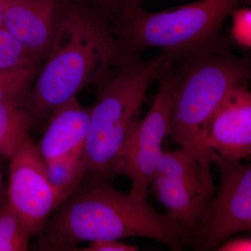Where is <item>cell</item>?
Listing matches in <instances>:
<instances>
[{"instance_id": "8fae6325", "label": "cell", "mask_w": 251, "mask_h": 251, "mask_svg": "<svg viewBox=\"0 0 251 251\" xmlns=\"http://www.w3.org/2000/svg\"><path fill=\"white\" fill-rule=\"evenodd\" d=\"M62 0H3V26L38 58L46 55L55 35Z\"/></svg>"}, {"instance_id": "d6986e66", "label": "cell", "mask_w": 251, "mask_h": 251, "mask_svg": "<svg viewBox=\"0 0 251 251\" xmlns=\"http://www.w3.org/2000/svg\"><path fill=\"white\" fill-rule=\"evenodd\" d=\"M138 248L127 245L119 240H104L92 242L88 247L82 249L84 251H135Z\"/></svg>"}, {"instance_id": "7402d4cb", "label": "cell", "mask_w": 251, "mask_h": 251, "mask_svg": "<svg viewBox=\"0 0 251 251\" xmlns=\"http://www.w3.org/2000/svg\"><path fill=\"white\" fill-rule=\"evenodd\" d=\"M103 9L115 11V0H88Z\"/></svg>"}, {"instance_id": "9a60e30c", "label": "cell", "mask_w": 251, "mask_h": 251, "mask_svg": "<svg viewBox=\"0 0 251 251\" xmlns=\"http://www.w3.org/2000/svg\"><path fill=\"white\" fill-rule=\"evenodd\" d=\"M30 236L7 202L0 208V251L28 250Z\"/></svg>"}, {"instance_id": "7a4b0ae2", "label": "cell", "mask_w": 251, "mask_h": 251, "mask_svg": "<svg viewBox=\"0 0 251 251\" xmlns=\"http://www.w3.org/2000/svg\"><path fill=\"white\" fill-rule=\"evenodd\" d=\"M126 54L98 13L76 0H62L47 61L25 106L34 120L44 118L86 86L100 85Z\"/></svg>"}, {"instance_id": "ac0fdd59", "label": "cell", "mask_w": 251, "mask_h": 251, "mask_svg": "<svg viewBox=\"0 0 251 251\" xmlns=\"http://www.w3.org/2000/svg\"><path fill=\"white\" fill-rule=\"evenodd\" d=\"M232 26L228 37L230 42L244 50H251V9L241 6L231 15Z\"/></svg>"}, {"instance_id": "8992f818", "label": "cell", "mask_w": 251, "mask_h": 251, "mask_svg": "<svg viewBox=\"0 0 251 251\" xmlns=\"http://www.w3.org/2000/svg\"><path fill=\"white\" fill-rule=\"evenodd\" d=\"M210 166L187 149L163 152L150 185L182 231L186 247L191 246L215 196Z\"/></svg>"}, {"instance_id": "ba28073f", "label": "cell", "mask_w": 251, "mask_h": 251, "mask_svg": "<svg viewBox=\"0 0 251 251\" xmlns=\"http://www.w3.org/2000/svg\"><path fill=\"white\" fill-rule=\"evenodd\" d=\"M220 175L219 189L191 246L198 251L218 250L240 232L251 235V163L214 155Z\"/></svg>"}, {"instance_id": "ffe728a7", "label": "cell", "mask_w": 251, "mask_h": 251, "mask_svg": "<svg viewBox=\"0 0 251 251\" xmlns=\"http://www.w3.org/2000/svg\"><path fill=\"white\" fill-rule=\"evenodd\" d=\"M219 251H251V237H239L227 239L219 248Z\"/></svg>"}, {"instance_id": "9c48e42d", "label": "cell", "mask_w": 251, "mask_h": 251, "mask_svg": "<svg viewBox=\"0 0 251 251\" xmlns=\"http://www.w3.org/2000/svg\"><path fill=\"white\" fill-rule=\"evenodd\" d=\"M10 161L7 202L32 237L65 199L51 184L45 161L29 136Z\"/></svg>"}, {"instance_id": "30bf717a", "label": "cell", "mask_w": 251, "mask_h": 251, "mask_svg": "<svg viewBox=\"0 0 251 251\" xmlns=\"http://www.w3.org/2000/svg\"><path fill=\"white\" fill-rule=\"evenodd\" d=\"M203 145L206 150L234 161L251 157V90L248 83L234 87L206 128Z\"/></svg>"}, {"instance_id": "7c38bea8", "label": "cell", "mask_w": 251, "mask_h": 251, "mask_svg": "<svg viewBox=\"0 0 251 251\" xmlns=\"http://www.w3.org/2000/svg\"><path fill=\"white\" fill-rule=\"evenodd\" d=\"M92 107L82 106L77 97L51 113L47 129L37 148L44 161H56L84 153Z\"/></svg>"}, {"instance_id": "5b68a950", "label": "cell", "mask_w": 251, "mask_h": 251, "mask_svg": "<svg viewBox=\"0 0 251 251\" xmlns=\"http://www.w3.org/2000/svg\"><path fill=\"white\" fill-rule=\"evenodd\" d=\"M179 62L169 136L212 163L215 152L203 145L206 128L229 91L251 80V57H236L225 50Z\"/></svg>"}, {"instance_id": "4fadbf2b", "label": "cell", "mask_w": 251, "mask_h": 251, "mask_svg": "<svg viewBox=\"0 0 251 251\" xmlns=\"http://www.w3.org/2000/svg\"><path fill=\"white\" fill-rule=\"evenodd\" d=\"M35 121L32 114L19 102L0 103V156L11 158Z\"/></svg>"}, {"instance_id": "3957f363", "label": "cell", "mask_w": 251, "mask_h": 251, "mask_svg": "<svg viewBox=\"0 0 251 251\" xmlns=\"http://www.w3.org/2000/svg\"><path fill=\"white\" fill-rule=\"evenodd\" d=\"M173 62L165 53L147 61L128 53L99 85L84 148L87 174L106 181L117 176V166L139 121L149 87Z\"/></svg>"}, {"instance_id": "277c9868", "label": "cell", "mask_w": 251, "mask_h": 251, "mask_svg": "<svg viewBox=\"0 0 251 251\" xmlns=\"http://www.w3.org/2000/svg\"><path fill=\"white\" fill-rule=\"evenodd\" d=\"M251 0H198L177 9L148 12L135 8L120 15L113 29L127 53L157 48L176 61L230 50L223 25L237 8Z\"/></svg>"}, {"instance_id": "6da1fadb", "label": "cell", "mask_w": 251, "mask_h": 251, "mask_svg": "<svg viewBox=\"0 0 251 251\" xmlns=\"http://www.w3.org/2000/svg\"><path fill=\"white\" fill-rule=\"evenodd\" d=\"M39 235V248L47 251L74 250L80 242L130 237L150 238L174 251L186 247L171 216L158 214L146 199L94 178L54 210Z\"/></svg>"}, {"instance_id": "2e32d148", "label": "cell", "mask_w": 251, "mask_h": 251, "mask_svg": "<svg viewBox=\"0 0 251 251\" xmlns=\"http://www.w3.org/2000/svg\"><path fill=\"white\" fill-rule=\"evenodd\" d=\"M39 59L4 26H0V70L35 68Z\"/></svg>"}, {"instance_id": "52a82bcc", "label": "cell", "mask_w": 251, "mask_h": 251, "mask_svg": "<svg viewBox=\"0 0 251 251\" xmlns=\"http://www.w3.org/2000/svg\"><path fill=\"white\" fill-rule=\"evenodd\" d=\"M175 62L168 65L158 79V89L146 116L137 122L117 168V175L128 176L130 193L146 199L163 152L162 145L171 130V113L177 72Z\"/></svg>"}, {"instance_id": "e0dca14e", "label": "cell", "mask_w": 251, "mask_h": 251, "mask_svg": "<svg viewBox=\"0 0 251 251\" xmlns=\"http://www.w3.org/2000/svg\"><path fill=\"white\" fill-rule=\"evenodd\" d=\"M35 68L0 70V103H25L27 89Z\"/></svg>"}, {"instance_id": "5bb4252c", "label": "cell", "mask_w": 251, "mask_h": 251, "mask_svg": "<svg viewBox=\"0 0 251 251\" xmlns=\"http://www.w3.org/2000/svg\"><path fill=\"white\" fill-rule=\"evenodd\" d=\"M46 167L51 184L65 201L80 187L87 174L83 153L47 162Z\"/></svg>"}, {"instance_id": "44dd1931", "label": "cell", "mask_w": 251, "mask_h": 251, "mask_svg": "<svg viewBox=\"0 0 251 251\" xmlns=\"http://www.w3.org/2000/svg\"><path fill=\"white\" fill-rule=\"evenodd\" d=\"M146 0H115V11H118L120 15L130 10L140 7Z\"/></svg>"}, {"instance_id": "cb8c5ba5", "label": "cell", "mask_w": 251, "mask_h": 251, "mask_svg": "<svg viewBox=\"0 0 251 251\" xmlns=\"http://www.w3.org/2000/svg\"><path fill=\"white\" fill-rule=\"evenodd\" d=\"M1 171H0V184H1Z\"/></svg>"}, {"instance_id": "603a6c76", "label": "cell", "mask_w": 251, "mask_h": 251, "mask_svg": "<svg viewBox=\"0 0 251 251\" xmlns=\"http://www.w3.org/2000/svg\"><path fill=\"white\" fill-rule=\"evenodd\" d=\"M4 21V4L3 0H0V26L3 25Z\"/></svg>"}]
</instances>
